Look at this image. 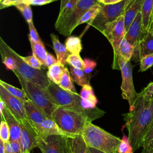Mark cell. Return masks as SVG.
<instances>
[{
	"instance_id": "cell-1",
	"label": "cell",
	"mask_w": 153,
	"mask_h": 153,
	"mask_svg": "<svg viewBox=\"0 0 153 153\" xmlns=\"http://www.w3.org/2000/svg\"><path fill=\"white\" fill-rule=\"evenodd\" d=\"M128 137L133 148L138 150L142 146L143 137L153 121V97L139 96L131 111L123 114Z\"/></svg>"
},
{
	"instance_id": "cell-2",
	"label": "cell",
	"mask_w": 153,
	"mask_h": 153,
	"mask_svg": "<svg viewBox=\"0 0 153 153\" xmlns=\"http://www.w3.org/2000/svg\"><path fill=\"white\" fill-rule=\"evenodd\" d=\"M46 90L58 107L79 113L87 118L90 122L101 118L105 114L104 111L97 107L89 109L83 108L81 104L79 94L66 90L58 84L50 82Z\"/></svg>"
},
{
	"instance_id": "cell-3",
	"label": "cell",
	"mask_w": 153,
	"mask_h": 153,
	"mask_svg": "<svg viewBox=\"0 0 153 153\" xmlns=\"http://www.w3.org/2000/svg\"><path fill=\"white\" fill-rule=\"evenodd\" d=\"M87 146L105 153H117L121 139L103 128L87 122L81 134Z\"/></svg>"
},
{
	"instance_id": "cell-4",
	"label": "cell",
	"mask_w": 153,
	"mask_h": 153,
	"mask_svg": "<svg viewBox=\"0 0 153 153\" xmlns=\"http://www.w3.org/2000/svg\"><path fill=\"white\" fill-rule=\"evenodd\" d=\"M52 119L68 137L81 134L89 120L69 109L57 107L51 115Z\"/></svg>"
},
{
	"instance_id": "cell-5",
	"label": "cell",
	"mask_w": 153,
	"mask_h": 153,
	"mask_svg": "<svg viewBox=\"0 0 153 153\" xmlns=\"http://www.w3.org/2000/svg\"><path fill=\"white\" fill-rule=\"evenodd\" d=\"M13 72L17 77L27 99L39 108L46 115L52 118L51 115L58 106L53 102L46 89L25 79L16 70Z\"/></svg>"
},
{
	"instance_id": "cell-6",
	"label": "cell",
	"mask_w": 153,
	"mask_h": 153,
	"mask_svg": "<svg viewBox=\"0 0 153 153\" xmlns=\"http://www.w3.org/2000/svg\"><path fill=\"white\" fill-rule=\"evenodd\" d=\"M24 105L27 120L36 129L41 136L54 134L66 136L55 121L46 115L31 101L27 100L24 103Z\"/></svg>"
},
{
	"instance_id": "cell-7",
	"label": "cell",
	"mask_w": 153,
	"mask_h": 153,
	"mask_svg": "<svg viewBox=\"0 0 153 153\" xmlns=\"http://www.w3.org/2000/svg\"><path fill=\"white\" fill-rule=\"evenodd\" d=\"M3 44L8 52L16 62V71L25 79L29 81L33 84L41 87L44 89H46L49 85L50 81L47 76V74L44 71L38 70L33 68L26 63L22 57L15 52L11 47H10L2 39Z\"/></svg>"
},
{
	"instance_id": "cell-8",
	"label": "cell",
	"mask_w": 153,
	"mask_h": 153,
	"mask_svg": "<svg viewBox=\"0 0 153 153\" xmlns=\"http://www.w3.org/2000/svg\"><path fill=\"white\" fill-rule=\"evenodd\" d=\"M97 3V0H78L75 7L70 13L63 18L57 19L56 29L64 36H69L77 27V22L83 14Z\"/></svg>"
},
{
	"instance_id": "cell-9",
	"label": "cell",
	"mask_w": 153,
	"mask_h": 153,
	"mask_svg": "<svg viewBox=\"0 0 153 153\" xmlns=\"http://www.w3.org/2000/svg\"><path fill=\"white\" fill-rule=\"evenodd\" d=\"M126 30L124 24V15L117 20L107 23L103 31V34L108 38L114 50V69H120L118 63V47L122 39L125 37Z\"/></svg>"
},
{
	"instance_id": "cell-10",
	"label": "cell",
	"mask_w": 153,
	"mask_h": 153,
	"mask_svg": "<svg viewBox=\"0 0 153 153\" xmlns=\"http://www.w3.org/2000/svg\"><path fill=\"white\" fill-rule=\"evenodd\" d=\"M131 0H123L114 4L105 5L101 3L102 7L97 16L90 25L103 33L105 25L117 20L124 15L125 10Z\"/></svg>"
},
{
	"instance_id": "cell-11",
	"label": "cell",
	"mask_w": 153,
	"mask_h": 153,
	"mask_svg": "<svg viewBox=\"0 0 153 153\" xmlns=\"http://www.w3.org/2000/svg\"><path fill=\"white\" fill-rule=\"evenodd\" d=\"M118 63L122 76L121 85L122 97L127 100L129 105V110L131 111L139 96V93L135 90L133 84L132 68L130 61L126 60L121 56L118 57Z\"/></svg>"
},
{
	"instance_id": "cell-12",
	"label": "cell",
	"mask_w": 153,
	"mask_h": 153,
	"mask_svg": "<svg viewBox=\"0 0 153 153\" xmlns=\"http://www.w3.org/2000/svg\"><path fill=\"white\" fill-rule=\"evenodd\" d=\"M38 147L42 153H69L68 137L60 134L41 136Z\"/></svg>"
},
{
	"instance_id": "cell-13",
	"label": "cell",
	"mask_w": 153,
	"mask_h": 153,
	"mask_svg": "<svg viewBox=\"0 0 153 153\" xmlns=\"http://www.w3.org/2000/svg\"><path fill=\"white\" fill-rule=\"evenodd\" d=\"M22 133L20 143L23 153H30L35 147H38L41 136L36 129L27 119L20 121Z\"/></svg>"
},
{
	"instance_id": "cell-14",
	"label": "cell",
	"mask_w": 153,
	"mask_h": 153,
	"mask_svg": "<svg viewBox=\"0 0 153 153\" xmlns=\"http://www.w3.org/2000/svg\"><path fill=\"white\" fill-rule=\"evenodd\" d=\"M0 99L4 102L10 111L19 121L27 119L24 103L12 96L1 85H0Z\"/></svg>"
},
{
	"instance_id": "cell-15",
	"label": "cell",
	"mask_w": 153,
	"mask_h": 153,
	"mask_svg": "<svg viewBox=\"0 0 153 153\" xmlns=\"http://www.w3.org/2000/svg\"><path fill=\"white\" fill-rule=\"evenodd\" d=\"M145 34V33L143 32L142 14L141 12H140L137 14L128 30L126 31L124 38L134 47L135 51L140 41Z\"/></svg>"
},
{
	"instance_id": "cell-16",
	"label": "cell",
	"mask_w": 153,
	"mask_h": 153,
	"mask_svg": "<svg viewBox=\"0 0 153 153\" xmlns=\"http://www.w3.org/2000/svg\"><path fill=\"white\" fill-rule=\"evenodd\" d=\"M1 118L7 123L10 131V141H20L22 128L20 121L10 111L5 104L3 110L0 112Z\"/></svg>"
},
{
	"instance_id": "cell-17",
	"label": "cell",
	"mask_w": 153,
	"mask_h": 153,
	"mask_svg": "<svg viewBox=\"0 0 153 153\" xmlns=\"http://www.w3.org/2000/svg\"><path fill=\"white\" fill-rule=\"evenodd\" d=\"M152 54H153V34L149 32L146 33L140 41L133 56H137L138 60H140L142 57Z\"/></svg>"
},
{
	"instance_id": "cell-18",
	"label": "cell",
	"mask_w": 153,
	"mask_h": 153,
	"mask_svg": "<svg viewBox=\"0 0 153 153\" xmlns=\"http://www.w3.org/2000/svg\"><path fill=\"white\" fill-rule=\"evenodd\" d=\"M143 0H131L127 5L124 14V24L126 31L137 15L141 12Z\"/></svg>"
},
{
	"instance_id": "cell-19",
	"label": "cell",
	"mask_w": 153,
	"mask_h": 153,
	"mask_svg": "<svg viewBox=\"0 0 153 153\" xmlns=\"http://www.w3.org/2000/svg\"><path fill=\"white\" fill-rule=\"evenodd\" d=\"M79 96L81 97V104L83 108L89 109L97 107V99L94 94L92 87L90 84H86L82 87Z\"/></svg>"
},
{
	"instance_id": "cell-20",
	"label": "cell",
	"mask_w": 153,
	"mask_h": 153,
	"mask_svg": "<svg viewBox=\"0 0 153 153\" xmlns=\"http://www.w3.org/2000/svg\"><path fill=\"white\" fill-rule=\"evenodd\" d=\"M141 14L143 21V32H149L153 16V0H143Z\"/></svg>"
},
{
	"instance_id": "cell-21",
	"label": "cell",
	"mask_w": 153,
	"mask_h": 153,
	"mask_svg": "<svg viewBox=\"0 0 153 153\" xmlns=\"http://www.w3.org/2000/svg\"><path fill=\"white\" fill-rule=\"evenodd\" d=\"M50 37L51 38L53 49L56 54L57 62L65 65L66 63V59L70 54H69V51L67 50L65 45L60 42L58 37L54 33H50Z\"/></svg>"
},
{
	"instance_id": "cell-22",
	"label": "cell",
	"mask_w": 153,
	"mask_h": 153,
	"mask_svg": "<svg viewBox=\"0 0 153 153\" xmlns=\"http://www.w3.org/2000/svg\"><path fill=\"white\" fill-rule=\"evenodd\" d=\"M69 153H87V146L80 135L68 137Z\"/></svg>"
},
{
	"instance_id": "cell-23",
	"label": "cell",
	"mask_w": 153,
	"mask_h": 153,
	"mask_svg": "<svg viewBox=\"0 0 153 153\" xmlns=\"http://www.w3.org/2000/svg\"><path fill=\"white\" fill-rule=\"evenodd\" d=\"M69 71L72 81L78 85L83 87L86 84H90L91 76L89 74H85L83 69L70 66Z\"/></svg>"
},
{
	"instance_id": "cell-24",
	"label": "cell",
	"mask_w": 153,
	"mask_h": 153,
	"mask_svg": "<svg viewBox=\"0 0 153 153\" xmlns=\"http://www.w3.org/2000/svg\"><path fill=\"white\" fill-rule=\"evenodd\" d=\"M65 68V65L58 62L50 66L48 69V71L46 73L47 76L50 81L59 85Z\"/></svg>"
},
{
	"instance_id": "cell-25",
	"label": "cell",
	"mask_w": 153,
	"mask_h": 153,
	"mask_svg": "<svg viewBox=\"0 0 153 153\" xmlns=\"http://www.w3.org/2000/svg\"><path fill=\"white\" fill-rule=\"evenodd\" d=\"M101 7V3L99 2L96 5H93L92 7L90 8L88 10H87L78 21L76 26L85 23H87L90 25V23L94 20V19L99 14V11H100Z\"/></svg>"
},
{
	"instance_id": "cell-26",
	"label": "cell",
	"mask_w": 153,
	"mask_h": 153,
	"mask_svg": "<svg viewBox=\"0 0 153 153\" xmlns=\"http://www.w3.org/2000/svg\"><path fill=\"white\" fill-rule=\"evenodd\" d=\"M134 52V47L124 38L121 41L118 47V57L121 56L126 60L130 61L133 56Z\"/></svg>"
},
{
	"instance_id": "cell-27",
	"label": "cell",
	"mask_w": 153,
	"mask_h": 153,
	"mask_svg": "<svg viewBox=\"0 0 153 153\" xmlns=\"http://www.w3.org/2000/svg\"><path fill=\"white\" fill-rule=\"evenodd\" d=\"M65 45L71 54H79L82 48L80 38L75 36H69L65 41Z\"/></svg>"
},
{
	"instance_id": "cell-28",
	"label": "cell",
	"mask_w": 153,
	"mask_h": 153,
	"mask_svg": "<svg viewBox=\"0 0 153 153\" xmlns=\"http://www.w3.org/2000/svg\"><path fill=\"white\" fill-rule=\"evenodd\" d=\"M30 43L33 55H34L41 62L42 65L45 66L47 52L45 48L43 42L41 41L38 42H30Z\"/></svg>"
},
{
	"instance_id": "cell-29",
	"label": "cell",
	"mask_w": 153,
	"mask_h": 153,
	"mask_svg": "<svg viewBox=\"0 0 153 153\" xmlns=\"http://www.w3.org/2000/svg\"><path fill=\"white\" fill-rule=\"evenodd\" d=\"M59 85L61 88L66 90H68L74 93H78L73 84L72 79L71 77L69 71L68 69L66 67L64 69L63 73L62 76V78L60 79V83L59 84Z\"/></svg>"
},
{
	"instance_id": "cell-30",
	"label": "cell",
	"mask_w": 153,
	"mask_h": 153,
	"mask_svg": "<svg viewBox=\"0 0 153 153\" xmlns=\"http://www.w3.org/2000/svg\"><path fill=\"white\" fill-rule=\"evenodd\" d=\"M0 85H2L12 96L19 99L22 102L25 103L28 100L26 94L23 89H19L15 87L13 85L3 81L2 80H0Z\"/></svg>"
},
{
	"instance_id": "cell-31",
	"label": "cell",
	"mask_w": 153,
	"mask_h": 153,
	"mask_svg": "<svg viewBox=\"0 0 153 153\" xmlns=\"http://www.w3.org/2000/svg\"><path fill=\"white\" fill-rule=\"evenodd\" d=\"M142 147V153L153 152V121L143 137Z\"/></svg>"
},
{
	"instance_id": "cell-32",
	"label": "cell",
	"mask_w": 153,
	"mask_h": 153,
	"mask_svg": "<svg viewBox=\"0 0 153 153\" xmlns=\"http://www.w3.org/2000/svg\"><path fill=\"white\" fill-rule=\"evenodd\" d=\"M15 7L21 12L27 23L33 22L32 12L29 4H27L25 3H19L16 5Z\"/></svg>"
},
{
	"instance_id": "cell-33",
	"label": "cell",
	"mask_w": 153,
	"mask_h": 153,
	"mask_svg": "<svg viewBox=\"0 0 153 153\" xmlns=\"http://www.w3.org/2000/svg\"><path fill=\"white\" fill-rule=\"evenodd\" d=\"M66 63H68L71 66L84 69V60L80 57L79 54H70L66 59Z\"/></svg>"
},
{
	"instance_id": "cell-34",
	"label": "cell",
	"mask_w": 153,
	"mask_h": 153,
	"mask_svg": "<svg viewBox=\"0 0 153 153\" xmlns=\"http://www.w3.org/2000/svg\"><path fill=\"white\" fill-rule=\"evenodd\" d=\"M118 153H134L133 148L128 137L123 134L118 148Z\"/></svg>"
},
{
	"instance_id": "cell-35",
	"label": "cell",
	"mask_w": 153,
	"mask_h": 153,
	"mask_svg": "<svg viewBox=\"0 0 153 153\" xmlns=\"http://www.w3.org/2000/svg\"><path fill=\"white\" fill-rule=\"evenodd\" d=\"M5 153H23L20 141H9L5 143Z\"/></svg>"
},
{
	"instance_id": "cell-36",
	"label": "cell",
	"mask_w": 153,
	"mask_h": 153,
	"mask_svg": "<svg viewBox=\"0 0 153 153\" xmlns=\"http://www.w3.org/2000/svg\"><path fill=\"white\" fill-rule=\"evenodd\" d=\"M0 139L5 143L9 142L10 139V128L4 119H1L0 124Z\"/></svg>"
},
{
	"instance_id": "cell-37",
	"label": "cell",
	"mask_w": 153,
	"mask_h": 153,
	"mask_svg": "<svg viewBox=\"0 0 153 153\" xmlns=\"http://www.w3.org/2000/svg\"><path fill=\"white\" fill-rule=\"evenodd\" d=\"M153 66V54L145 56L140 59V72H144Z\"/></svg>"
},
{
	"instance_id": "cell-38",
	"label": "cell",
	"mask_w": 153,
	"mask_h": 153,
	"mask_svg": "<svg viewBox=\"0 0 153 153\" xmlns=\"http://www.w3.org/2000/svg\"><path fill=\"white\" fill-rule=\"evenodd\" d=\"M78 0H69L65 7L60 10V13L57 19H61L70 13L75 7Z\"/></svg>"
},
{
	"instance_id": "cell-39",
	"label": "cell",
	"mask_w": 153,
	"mask_h": 153,
	"mask_svg": "<svg viewBox=\"0 0 153 153\" xmlns=\"http://www.w3.org/2000/svg\"><path fill=\"white\" fill-rule=\"evenodd\" d=\"M22 57L23 60L26 63H27L29 66H30L34 69L41 70V66H42V65L41 63V62L34 55H32L27 57H23V56Z\"/></svg>"
},
{
	"instance_id": "cell-40",
	"label": "cell",
	"mask_w": 153,
	"mask_h": 153,
	"mask_svg": "<svg viewBox=\"0 0 153 153\" xmlns=\"http://www.w3.org/2000/svg\"><path fill=\"white\" fill-rule=\"evenodd\" d=\"M29 28V39L30 42H38L41 41L38 33L34 26L33 22L28 23Z\"/></svg>"
},
{
	"instance_id": "cell-41",
	"label": "cell",
	"mask_w": 153,
	"mask_h": 153,
	"mask_svg": "<svg viewBox=\"0 0 153 153\" xmlns=\"http://www.w3.org/2000/svg\"><path fill=\"white\" fill-rule=\"evenodd\" d=\"M84 71L85 74H89L91 73L96 66V62L93 60L85 58L84 59Z\"/></svg>"
},
{
	"instance_id": "cell-42",
	"label": "cell",
	"mask_w": 153,
	"mask_h": 153,
	"mask_svg": "<svg viewBox=\"0 0 153 153\" xmlns=\"http://www.w3.org/2000/svg\"><path fill=\"white\" fill-rule=\"evenodd\" d=\"M139 94L146 98L153 97V82H149L148 85L139 93Z\"/></svg>"
},
{
	"instance_id": "cell-43",
	"label": "cell",
	"mask_w": 153,
	"mask_h": 153,
	"mask_svg": "<svg viewBox=\"0 0 153 153\" xmlns=\"http://www.w3.org/2000/svg\"><path fill=\"white\" fill-rule=\"evenodd\" d=\"M22 0H0V9H3L16 5L21 2Z\"/></svg>"
},
{
	"instance_id": "cell-44",
	"label": "cell",
	"mask_w": 153,
	"mask_h": 153,
	"mask_svg": "<svg viewBox=\"0 0 153 153\" xmlns=\"http://www.w3.org/2000/svg\"><path fill=\"white\" fill-rule=\"evenodd\" d=\"M57 62V60L56 59L54 58V57L51 54L47 53L45 66L48 69L50 66H51L53 65L56 63Z\"/></svg>"
},
{
	"instance_id": "cell-45",
	"label": "cell",
	"mask_w": 153,
	"mask_h": 153,
	"mask_svg": "<svg viewBox=\"0 0 153 153\" xmlns=\"http://www.w3.org/2000/svg\"><path fill=\"white\" fill-rule=\"evenodd\" d=\"M50 3V1H48V0H33L30 5H45L47 4H49Z\"/></svg>"
},
{
	"instance_id": "cell-46",
	"label": "cell",
	"mask_w": 153,
	"mask_h": 153,
	"mask_svg": "<svg viewBox=\"0 0 153 153\" xmlns=\"http://www.w3.org/2000/svg\"><path fill=\"white\" fill-rule=\"evenodd\" d=\"M123 0H105L102 4H105V5H108V4H116L118 2H120L121 1H122Z\"/></svg>"
},
{
	"instance_id": "cell-47",
	"label": "cell",
	"mask_w": 153,
	"mask_h": 153,
	"mask_svg": "<svg viewBox=\"0 0 153 153\" xmlns=\"http://www.w3.org/2000/svg\"><path fill=\"white\" fill-rule=\"evenodd\" d=\"M87 153H105V152H103L102 151L97 150L95 148H93L87 146Z\"/></svg>"
},
{
	"instance_id": "cell-48",
	"label": "cell",
	"mask_w": 153,
	"mask_h": 153,
	"mask_svg": "<svg viewBox=\"0 0 153 153\" xmlns=\"http://www.w3.org/2000/svg\"><path fill=\"white\" fill-rule=\"evenodd\" d=\"M0 153H5V143L1 139H0Z\"/></svg>"
},
{
	"instance_id": "cell-49",
	"label": "cell",
	"mask_w": 153,
	"mask_h": 153,
	"mask_svg": "<svg viewBox=\"0 0 153 153\" xmlns=\"http://www.w3.org/2000/svg\"><path fill=\"white\" fill-rule=\"evenodd\" d=\"M69 1V0H61V1H60V10H61L65 7V5L67 4V2Z\"/></svg>"
},
{
	"instance_id": "cell-50",
	"label": "cell",
	"mask_w": 153,
	"mask_h": 153,
	"mask_svg": "<svg viewBox=\"0 0 153 153\" xmlns=\"http://www.w3.org/2000/svg\"><path fill=\"white\" fill-rule=\"evenodd\" d=\"M33 1V0H22L20 3H25V4L30 5L31 2H32Z\"/></svg>"
},
{
	"instance_id": "cell-51",
	"label": "cell",
	"mask_w": 153,
	"mask_h": 153,
	"mask_svg": "<svg viewBox=\"0 0 153 153\" xmlns=\"http://www.w3.org/2000/svg\"><path fill=\"white\" fill-rule=\"evenodd\" d=\"M149 32H151V33L153 34V16H152V21H151V27H150Z\"/></svg>"
},
{
	"instance_id": "cell-52",
	"label": "cell",
	"mask_w": 153,
	"mask_h": 153,
	"mask_svg": "<svg viewBox=\"0 0 153 153\" xmlns=\"http://www.w3.org/2000/svg\"><path fill=\"white\" fill-rule=\"evenodd\" d=\"M98 1V2H99V3H102L105 0H97Z\"/></svg>"
},
{
	"instance_id": "cell-53",
	"label": "cell",
	"mask_w": 153,
	"mask_h": 153,
	"mask_svg": "<svg viewBox=\"0 0 153 153\" xmlns=\"http://www.w3.org/2000/svg\"><path fill=\"white\" fill-rule=\"evenodd\" d=\"M151 153H153V152H151Z\"/></svg>"
}]
</instances>
